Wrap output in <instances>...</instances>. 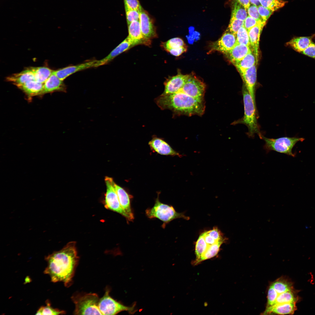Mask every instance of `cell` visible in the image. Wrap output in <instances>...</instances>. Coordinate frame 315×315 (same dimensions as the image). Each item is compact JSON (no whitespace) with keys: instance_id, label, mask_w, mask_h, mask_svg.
Segmentation results:
<instances>
[{"instance_id":"cell-13","label":"cell","mask_w":315,"mask_h":315,"mask_svg":"<svg viewBox=\"0 0 315 315\" xmlns=\"http://www.w3.org/2000/svg\"><path fill=\"white\" fill-rule=\"evenodd\" d=\"M244 85L251 95L254 103L256 102V68L255 64L240 74Z\"/></svg>"},{"instance_id":"cell-23","label":"cell","mask_w":315,"mask_h":315,"mask_svg":"<svg viewBox=\"0 0 315 315\" xmlns=\"http://www.w3.org/2000/svg\"><path fill=\"white\" fill-rule=\"evenodd\" d=\"M190 76V75H183L178 72L176 75L169 77L164 83V89L162 94H167L172 90L183 85Z\"/></svg>"},{"instance_id":"cell-38","label":"cell","mask_w":315,"mask_h":315,"mask_svg":"<svg viewBox=\"0 0 315 315\" xmlns=\"http://www.w3.org/2000/svg\"><path fill=\"white\" fill-rule=\"evenodd\" d=\"M258 8L260 15L263 20L266 22L273 12L261 5L258 6Z\"/></svg>"},{"instance_id":"cell-3","label":"cell","mask_w":315,"mask_h":315,"mask_svg":"<svg viewBox=\"0 0 315 315\" xmlns=\"http://www.w3.org/2000/svg\"><path fill=\"white\" fill-rule=\"evenodd\" d=\"M75 242H71L61 250L45 258L47 266L44 273L48 275L52 282H62L69 286L77 267L78 257Z\"/></svg>"},{"instance_id":"cell-36","label":"cell","mask_w":315,"mask_h":315,"mask_svg":"<svg viewBox=\"0 0 315 315\" xmlns=\"http://www.w3.org/2000/svg\"><path fill=\"white\" fill-rule=\"evenodd\" d=\"M248 15L254 18L258 22H263L259 13L258 7L256 6L251 4L247 10Z\"/></svg>"},{"instance_id":"cell-24","label":"cell","mask_w":315,"mask_h":315,"mask_svg":"<svg viewBox=\"0 0 315 315\" xmlns=\"http://www.w3.org/2000/svg\"><path fill=\"white\" fill-rule=\"evenodd\" d=\"M6 80L8 81L12 82L17 87L29 80H35L32 67L28 68L20 73L10 76L6 78Z\"/></svg>"},{"instance_id":"cell-43","label":"cell","mask_w":315,"mask_h":315,"mask_svg":"<svg viewBox=\"0 0 315 315\" xmlns=\"http://www.w3.org/2000/svg\"><path fill=\"white\" fill-rule=\"evenodd\" d=\"M243 6L247 10L251 4L249 0H235Z\"/></svg>"},{"instance_id":"cell-29","label":"cell","mask_w":315,"mask_h":315,"mask_svg":"<svg viewBox=\"0 0 315 315\" xmlns=\"http://www.w3.org/2000/svg\"><path fill=\"white\" fill-rule=\"evenodd\" d=\"M231 18L244 21L248 15L245 8L235 0L232 7Z\"/></svg>"},{"instance_id":"cell-25","label":"cell","mask_w":315,"mask_h":315,"mask_svg":"<svg viewBox=\"0 0 315 315\" xmlns=\"http://www.w3.org/2000/svg\"><path fill=\"white\" fill-rule=\"evenodd\" d=\"M18 87L30 97L35 96L41 95L43 89L44 83L35 80H29Z\"/></svg>"},{"instance_id":"cell-14","label":"cell","mask_w":315,"mask_h":315,"mask_svg":"<svg viewBox=\"0 0 315 315\" xmlns=\"http://www.w3.org/2000/svg\"><path fill=\"white\" fill-rule=\"evenodd\" d=\"M151 149L158 153L163 155L181 156L179 153L173 149L163 139L153 136L148 143Z\"/></svg>"},{"instance_id":"cell-2","label":"cell","mask_w":315,"mask_h":315,"mask_svg":"<svg viewBox=\"0 0 315 315\" xmlns=\"http://www.w3.org/2000/svg\"><path fill=\"white\" fill-rule=\"evenodd\" d=\"M294 283L283 276L271 282L267 291V302L263 315L293 314L297 309L296 304L301 301Z\"/></svg>"},{"instance_id":"cell-11","label":"cell","mask_w":315,"mask_h":315,"mask_svg":"<svg viewBox=\"0 0 315 315\" xmlns=\"http://www.w3.org/2000/svg\"><path fill=\"white\" fill-rule=\"evenodd\" d=\"M128 25L127 37L134 46L139 44L149 46L151 44L150 40L146 38L143 34L139 20L134 21Z\"/></svg>"},{"instance_id":"cell-18","label":"cell","mask_w":315,"mask_h":315,"mask_svg":"<svg viewBox=\"0 0 315 315\" xmlns=\"http://www.w3.org/2000/svg\"><path fill=\"white\" fill-rule=\"evenodd\" d=\"M114 186L121 206L128 216L129 221H132L134 217L131 206L130 196L123 188L115 183Z\"/></svg>"},{"instance_id":"cell-21","label":"cell","mask_w":315,"mask_h":315,"mask_svg":"<svg viewBox=\"0 0 315 315\" xmlns=\"http://www.w3.org/2000/svg\"><path fill=\"white\" fill-rule=\"evenodd\" d=\"M315 38V34L310 36H296L287 43L289 46L296 51L301 53L306 49Z\"/></svg>"},{"instance_id":"cell-8","label":"cell","mask_w":315,"mask_h":315,"mask_svg":"<svg viewBox=\"0 0 315 315\" xmlns=\"http://www.w3.org/2000/svg\"><path fill=\"white\" fill-rule=\"evenodd\" d=\"M106 187L105 196V207L107 209L118 213L124 217L127 222L129 217L120 204L114 186L115 183L111 177H106L105 179Z\"/></svg>"},{"instance_id":"cell-32","label":"cell","mask_w":315,"mask_h":315,"mask_svg":"<svg viewBox=\"0 0 315 315\" xmlns=\"http://www.w3.org/2000/svg\"><path fill=\"white\" fill-rule=\"evenodd\" d=\"M209 246L206 243L203 233H202L199 236L196 243L195 250L196 259L195 260H198L200 258Z\"/></svg>"},{"instance_id":"cell-20","label":"cell","mask_w":315,"mask_h":315,"mask_svg":"<svg viewBox=\"0 0 315 315\" xmlns=\"http://www.w3.org/2000/svg\"><path fill=\"white\" fill-rule=\"evenodd\" d=\"M66 87L63 80L60 79L52 72L44 83L41 94L57 91L66 92Z\"/></svg>"},{"instance_id":"cell-28","label":"cell","mask_w":315,"mask_h":315,"mask_svg":"<svg viewBox=\"0 0 315 315\" xmlns=\"http://www.w3.org/2000/svg\"><path fill=\"white\" fill-rule=\"evenodd\" d=\"M35 80L39 83H44L52 74L53 71L45 67H32Z\"/></svg>"},{"instance_id":"cell-37","label":"cell","mask_w":315,"mask_h":315,"mask_svg":"<svg viewBox=\"0 0 315 315\" xmlns=\"http://www.w3.org/2000/svg\"><path fill=\"white\" fill-rule=\"evenodd\" d=\"M125 9L141 10L142 9L139 0H124Z\"/></svg>"},{"instance_id":"cell-22","label":"cell","mask_w":315,"mask_h":315,"mask_svg":"<svg viewBox=\"0 0 315 315\" xmlns=\"http://www.w3.org/2000/svg\"><path fill=\"white\" fill-rule=\"evenodd\" d=\"M251 51L249 47L237 43L232 49L225 55L229 61L234 65Z\"/></svg>"},{"instance_id":"cell-33","label":"cell","mask_w":315,"mask_h":315,"mask_svg":"<svg viewBox=\"0 0 315 315\" xmlns=\"http://www.w3.org/2000/svg\"><path fill=\"white\" fill-rule=\"evenodd\" d=\"M236 36L237 43L250 46L248 31L244 26L239 29Z\"/></svg>"},{"instance_id":"cell-10","label":"cell","mask_w":315,"mask_h":315,"mask_svg":"<svg viewBox=\"0 0 315 315\" xmlns=\"http://www.w3.org/2000/svg\"><path fill=\"white\" fill-rule=\"evenodd\" d=\"M237 44L236 35L227 29L219 39L212 43L210 52L217 51L225 54L232 49Z\"/></svg>"},{"instance_id":"cell-42","label":"cell","mask_w":315,"mask_h":315,"mask_svg":"<svg viewBox=\"0 0 315 315\" xmlns=\"http://www.w3.org/2000/svg\"><path fill=\"white\" fill-rule=\"evenodd\" d=\"M203 233L205 241L209 245L214 244L217 242L214 239L209 236L207 233V231Z\"/></svg>"},{"instance_id":"cell-27","label":"cell","mask_w":315,"mask_h":315,"mask_svg":"<svg viewBox=\"0 0 315 315\" xmlns=\"http://www.w3.org/2000/svg\"><path fill=\"white\" fill-rule=\"evenodd\" d=\"M256 63L255 55L251 51L242 59L234 65L241 74L256 64Z\"/></svg>"},{"instance_id":"cell-30","label":"cell","mask_w":315,"mask_h":315,"mask_svg":"<svg viewBox=\"0 0 315 315\" xmlns=\"http://www.w3.org/2000/svg\"><path fill=\"white\" fill-rule=\"evenodd\" d=\"M261 5L273 12L284 6L287 2L283 0H260Z\"/></svg>"},{"instance_id":"cell-26","label":"cell","mask_w":315,"mask_h":315,"mask_svg":"<svg viewBox=\"0 0 315 315\" xmlns=\"http://www.w3.org/2000/svg\"><path fill=\"white\" fill-rule=\"evenodd\" d=\"M225 240H223L217 242L215 244L209 245L207 249L202 255L200 258L197 260H195L193 264L196 265L201 262L212 258L218 253L220 247L224 242Z\"/></svg>"},{"instance_id":"cell-31","label":"cell","mask_w":315,"mask_h":315,"mask_svg":"<svg viewBox=\"0 0 315 315\" xmlns=\"http://www.w3.org/2000/svg\"><path fill=\"white\" fill-rule=\"evenodd\" d=\"M65 312L52 307L49 301H46V305L41 307L37 311L36 315H60L65 314Z\"/></svg>"},{"instance_id":"cell-15","label":"cell","mask_w":315,"mask_h":315,"mask_svg":"<svg viewBox=\"0 0 315 315\" xmlns=\"http://www.w3.org/2000/svg\"><path fill=\"white\" fill-rule=\"evenodd\" d=\"M139 20L142 33L146 38L150 40L156 37L155 29L152 20L143 8L140 11Z\"/></svg>"},{"instance_id":"cell-9","label":"cell","mask_w":315,"mask_h":315,"mask_svg":"<svg viewBox=\"0 0 315 315\" xmlns=\"http://www.w3.org/2000/svg\"><path fill=\"white\" fill-rule=\"evenodd\" d=\"M109 290H106L105 294L99 301V307L103 315H115L124 311L130 314L134 312V307H127L123 305L111 297Z\"/></svg>"},{"instance_id":"cell-16","label":"cell","mask_w":315,"mask_h":315,"mask_svg":"<svg viewBox=\"0 0 315 315\" xmlns=\"http://www.w3.org/2000/svg\"><path fill=\"white\" fill-rule=\"evenodd\" d=\"M161 46L172 55L178 56L186 52L187 46L183 40L178 37L171 39L162 43Z\"/></svg>"},{"instance_id":"cell-39","label":"cell","mask_w":315,"mask_h":315,"mask_svg":"<svg viewBox=\"0 0 315 315\" xmlns=\"http://www.w3.org/2000/svg\"><path fill=\"white\" fill-rule=\"evenodd\" d=\"M262 22H258L248 15L244 21V26L248 31L252 27Z\"/></svg>"},{"instance_id":"cell-17","label":"cell","mask_w":315,"mask_h":315,"mask_svg":"<svg viewBox=\"0 0 315 315\" xmlns=\"http://www.w3.org/2000/svg\"><path fill=\"white\" fill-rule=\"evenodd\" d=\"M133 46L132 43L127 37L107 56L100 60H97L95 67L108 63L116 56Z\"/></svg>"},{"instance_id":"cell-6","label":"cell","mask_w":315,"mask_h":315,"mask_svg":"<svg viewBox=\"0 0 315 315\" xmlns=\"http://www.w3.org/2000/svg\"><path fill=\"white\" fill-rule=\"evenodd\" d=\"M71 299L75 305L74 314L102 315L99 308L100 299L97 294L76 293Z\"/></svg>"},{"instance_id":"cell-5","label":"cell","mask_w":315,"mask_h":315,"mask_svg":"<svg viewBox=\"0 0 315 315\" xmlns=\"http://www.w3.org/2000/svg\"><path fill=\"white\" fill-rule=\"evenodd\" d=\"M145 211L146 216L149 218H157L162 221L163 223L162 227L163 228H165L167 224L176 219H189L183 213L177 212L172 206L161 202L158 196L153 206L147 209Z\"/></svg>"},{"instance_id":"cell-34","label":"cell","mask_w":315,"mask_h":315,"mask_svg":"<svg viewBox=\"0 0 315 315\" xmlns=\"http://www.w3.org/2000/svg\"><path fill=\"white\" fill-rule=\"evenodd\" d=\"M244 26V21L234 18H231L227 29L236 35L239 29Z\"/></svg>"},{"instance_id":"cell-44","label":"cell","mask_w":315,"mask_h":315,"mask_svg":"<svg viewBox=\"0 0 315 315\" xmlns=\"http://www.w3.org/2000/svg\"><path fill=\"white\" fill-rule=\"evenodd\" d=\"M251 4L255 5L258 7L261 5L260 0H249Z\"/></svg>"},{"instance_id":"cell-19","label":"cell","mask_w":315,"mask_h":315,"mask_svg":"<svg viewBox=\"0 0 315 315\" xmlns=\"http://www.w3.org/2000/svg\"><path fill=\"white\" fill-rule=\"evenodd\" d=\"M266 22H262L252 27L248 31L250 46L255 56L256 63L258 57L259 41L261 32Z\"/></svg>"},{"instance_id":"cell-35","label":"cell","mask_w":315,"mask_h":315,"mask_svg":"<svg viewBox=\"0 0 315 315\" xmlns=\"http://www.w3.org/2000/svg\"><path fill=\"white\" fill-rule=\"evenodd\" d=\"M126 20L128 25L131 22L139 20L141 10L125 9Z\"/></svg>"},{"instance_id":"cell-41","label":"cell","mask_w":315,"mask_h":315,"mask_svg":"<svg viewBox=\"0 0 315 315\" xmlns=\"http://www.w3.org/2000/svg\"><path fill=\"white\" fill-rule=\"evenodd\" d=\"M301 53L315 59V43L313 41Z\"/></svg>"},{"instance_id":"cell-4","label":"cell","mask_w":315,"mask_h":315,"mask_svg":"<svg viewBox=\"0 0 315 315\" xmlns=\"http://www.w3.org/2000/svg\"><path fill=\"white\" fill-rule=\"evenodd\" d=\"M242 94L244 106V115L242 118L234 121L232 124L245 125L248 128L247 134L249 137H253L255 134H257L261 139L263 135L260 132L257 121L256 106L244 85L243 87Z\"/></svg>"},{"instance_id":"cell-40","label":"cell","mask_w":315,"mask_h":315,"mask_svg":"<svg viewBox=\"0 0 315 315\" xmlns=\"http://www.w3.org/2000/svg\"><path fill=\"white\" fill-rule=\"evenodd\" d=\"M207 232L211 237L217 242L223 240H225V239L223 237L220 231L216 228H214L212 230L207 231Z\"/></svg>"},{"instance_id":"cell-1","label":"cell","mask_w":315,"mask_h":315,"mask_svg":"<svg viewBox=\"0 0 315 315\" xmlns=\"http://www.w3.org/2000/svg\"><path fill=\"white\" fill-rule=\"evenodd\" d=\"M205 84L194 75L185 84L169 94H162L154 99L161 110H169L174 116H202L205 108Z\"/></svg>"},{"instance_id":"cell-12","label":"cell","mask_w":315,"mask_h":315,"mask_svg":"<svg viewBox=\"0 0 315 315\" xmlns=\"http://www.w3.org/2000/svg\"><path fill=\"white\" fill-rule=\"evenodd\" d=\"M97 60L90 61L75 65L69 66L60 69L53 71L60 79L63 80L70 75L78 71L92 67H95Z\"/></svg>"},{"instance_id":"cell-7","label":"cell","mask_w":315,"mask_h":315,"mask_svg":"<svg viewBox=\"0 0 315 315\" xmlns=\"http://www.w3.org/2000/svg\"><path fill=\"white\" fill-rule=\"evenodd\" d=\"M262 139L264 140V149L267 152L274 150L294 157L292 150L295 144L298 141H303L302 138L283 137L277 139L267 138L262 135Z\"/></svg>"}]
</instances>
